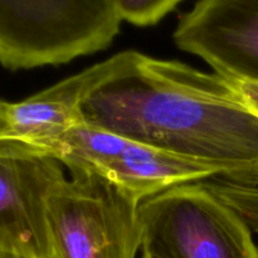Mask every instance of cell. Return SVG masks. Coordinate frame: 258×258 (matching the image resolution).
Listing matches in <instances>:
<instances>
[{
	"label": "cell",
	"instance_id": "6",
	"mask_svg": "<svg viewBox=\"0 0 258 258\" xmlns=\"http://www.w3.org/2000/svg\"><path fill=\"white\" fill-rule=\"evenodd\" d=\"M173 38L222 77L258 83V0H198Z\"/></svg>",
	"mask_w": 258,
	"mask_h": 258
},
{
	"label": "cell",
	"instance_id": "7",
	"mask_svg": "<svg viewBox=\"0 0 258 258\" xmlns=\"http://www.w3.org/2000/svg\"><path fill=\"white\" fill-rule=\"evenodd\" d=\"M86 165L139 204L173 186L231 171L224 165L168 153L105 128L88 141Z\"/></svg>",
	"mask_w": 258,
	"mask_h": 258
},
{
	"label": "cell",
	"instance_id": "14",
	"mask_svg": "<svg viewBox=\"0 0 258 258\" xmlns=\"http://www.w3.org/2000/svg\"><path fill=\"white\" fill-rule=\"evenodd\" d=\"M0 258H29V257L19 256V254H14V253H7V252H0Z\"/></svg>",
	"mask_w": 258,
	"mask_h": 258
},
{
	"label": "cell",
	"instance_id": "12",
	"mask_svg": "<svg viewBox=\"0 0 258 258\" xmlns=\"http://www.w3.org/2000/svg\"><path fill=\"white\" fill-rule=\"evenodd\" d=\"M229 173L237 178L238 180L243 181V183L249 184V185L258 186V164L254 165L243 166V168L236 169V170H231Z\"/></svg>",
	"mask_w": 258,
	"mask_h": 258
},
{
	"label": "cell",
	"instance_id": "10",
	"mask_svg": "<svg viewBox=\"0 0 258 258\" xmlns=\"http://www.w3.org/2000/svg\"><path fill=\"white\" fill-rule=\"evenodd\" d=\"M181 0H113L122 22L149 27L173 12Z\"/></svg>",
	"mask_w": 258,
	"mask_h": 258
},
{
	"label": "cell",
	"instance_id": "1",
	"mask_svg": "<svg viewBox=\"0 0 258 258\" xmlns=\"http://www.w3.org/2000/svg\"><path fill=\"white\" fill-rule=\"evenodd\" d=\"M85 122L231 170L258 164V113L218 73L136 52L82 107Z\"/></svg>",
	"mask_w": 258,
	"mask_h": 258
},
{
	"label": "cell",
	"instance_id": "13",
	"mask_svg": "<svg viewBox=\"0 0 258 258\" xmlns=\"http://www.w3.org/2000/svg\"><path fill=\"white\" fill-rule=\"evenodd\" d=\"M9 102L0 98V138L9 135Z\"/></svg>",
	"mask_w": 258,
	"mask_h": 258
},
{
	"label": "cell",
	"instance_id": "4",
	"mask_svg": "<svg viewBox=\"0 0 258 258\" xmlns=\"http://www.w3.org/2000/svg\"><path fill=\"white\" fill-rule=\"evenodd\" d=\"M139 223L141 251L163 258H258L248 226L198 183L141 202Z\"/></svg>",
	"mask_w": 258,
	"mask_h": 258
},
{
	"label": "cell",
	"instance_id": "2",
	"mask_svg": "<svg viewBox=\"0 0 258 258\" xmlns=\"http://www.w3.org/2000/svg\"><path fill=\"white\" fill-rule=\"evenodd\" d=\"M121 22L113 0H0V64L32 70L92 54Z\"/></svg>",
	"mask_w": 258,
	"mask_h": 258
},
{
	"label": "cell",
	"instance_id": "15",
	"mask_svg": "<svg viewBox=\"0 0 258 258\" xmlns=\"http://www.w3.org/2000/svg\"><path fill=\"white\" fill-rule=\"evenodd\" d=\"M141 258H163L158 254H154V253H149V252H143V257Z\"/></svg>",
	"mask_w": 258,
	"mask_h": 258
},
{
	"label": "cell",
	"instance_id": "5",
	"mask_svg": "<svg viewBox=\"0 0 258 258\" xmlns=\"http://www.w3.org/2000/svg\"><path fill=\"white\" fill-rule=\"evenodd\" d=\"M63 166L43 149L0 138V252L48 258L47 198Z\"/></svg>",
	"mask_w": 258,
	"mask_h": 258
},
{
	"label": "cell",
	"instance_id": "8",
	"mask_svg": "<svg viewBox=\"0 0 258 258\" xmlns=\"http://www.w3.org/2000/svg\"><path fill=\"white\" fill-rule=\"evenodd\" d=\"M135 50L117 53L81 73L9 106V135L49 153L66 131L82 122L87 98L133 63ZM50 154V153H49Z\"/></svg>",
	"mask_w": 258,
	"mask_h": 258
},
{
	"label": "cell",
	"instance_id": "9",
	"mask_svg": "<svg viewBox=\"0 0 258 258\" xmlns=\"http://www.w3.org/2000/svg\"><path fill=\"white\" fill-rule=\"evenodd\" d=\"M198 184L236 212L258 237V186L238 180L229 171L209 176Z\"/></svg>",
	"mask_w": 258,
	"mask_h": 258
},
{
	"label": "cell",
	"instance_id": "11",
	"mask_svg": "<svg viewBox=\"0 0 258 258\" xmlns=\"http://www.w3.org/2000/svg\"><path fill=\"white\" fill-rule=\"evenodd\" d=\"M228 80V78H227ZM236 88L237 93L252 111L258 113V83L251 81L228 80Z\"/></svg>",
	"mask_w": 258,
	"mask_h": 258
},
{
	"label": "cell",
	"instance_id": "3",
	"mask_svg": "<svg viewBox=\"0 0 258 258\" xmlns=\"http://www.w3.org/2000/svg\"><path fill=\"white\" fill-rule=\"evenodd\" d=\"M68 170L47 198L48 258H136L140 204L100 174Z\"/></svg>",
	"mask_w": 258,
	"mask_h": 258
}]
</instances>
